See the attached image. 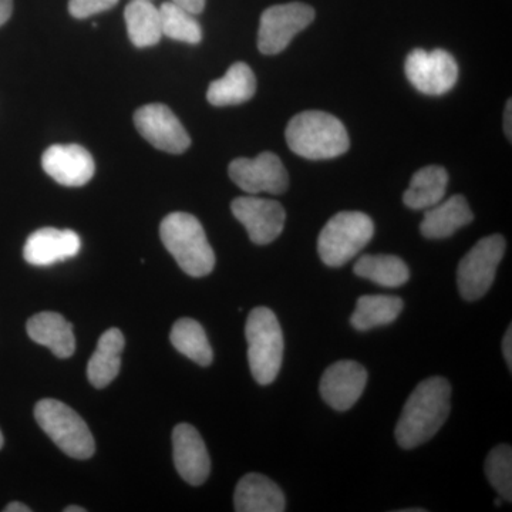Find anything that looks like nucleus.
<instances>
[{
    "label": "nucleus",
    "instance_id": "f257e3e1",
    "mask_svg": "<svg viewBox=\"0 0 512 512\" xmlns=\"http://www.w3.org/2000/svg\"><path fill=\"white\" fill-rule=\"evenodd\" d=\"M451 412V386L444 377L423 380L404 404L394 436L404 450L427 443L439 433Z\"/></svg>",
    "mask_w": 512,
    "mask_h": 512
},
{
    "label": "nucleus",
    "instance_id": "f03ea898",
    "mask_svg": "<svg viewBox=\"0 0 512 512\" xmlns=\"http://www.w3.org/2000/svg\"><path fill=\"white\" fill-rule=\"evenodd\" d=\"M286 143L306 160H330L349 150L350 140L342 121L325 111L296 114L285 131Z\"/></svg>",
    "mask_w": 512,
    "mask_h": 512
},
{
    "label": "nucleus",
    "instance_id": "7ed1b4c3",
    "mask_svg": "<svg viewBox=\"0 0 512 512\" xmlns=\"http://www.w3.org/2000/svg\"><path fill=\"white\" fill-rule=\"evenodd\" d=\"M164 247L185 274L202 278L214 271L215 254L201 222L187 212H173L160 225Z\"/></svg>",
    "mask_w": 512,
    "mask_h": 512
},
{
    "label": "nucleus",
    "instance_id": "20e7f679",
    "mask_svg": "<svg viewBox=\"0 0 512 512\" xmlns=\"http://www.w3.org/2000/svg\"><path fill=\"white\" fill-rule=\"evenodd\" d=\"M245 336L248 342V362L256 383H274L284 359V333L274 312L265 306L249 313Z\"/></svg>",
    "mask_w": 512,
    "mask_h": 512
},
{
    "label": "nucleus",
    "instance_id": "39448f33",
    "mask_svg": "<svg viewBox=\"0 0 512 512\" xmlns=\"http://www.w3.org/2000/svg\"><path fill=\"white\" fill-rule=\"evenodd\" d=\"M375 224L360 211H342L320 231L318 252L323 264L340 268L372 241Z\"/></svg>",
    "mask_w": 512,
    "mask_h": 512
},
{
    "label": "nucleus",
    "instance_id": "423d86ee",
    "mask_svg": "<svg viewBox=\"0 0 512 512\" xmlns=\"http://www.w3.org/2000/svg\"><path fill=\"white\" fill-rule=\"evenodd\" d=\"M35 419L67 456L87 460L96 451V443L86 421L67 404L55 399L40 400L35 407Z\"/></svg>",
    "mask_w": 512,
    "mask_h": 512
},
{
    "label": "nucleus",
    "instance_id": "0eeeda50",
    "mask_svg": "<svg viewBox=\"0 0 512 512\" xmlns=\"http://www.w3.org/2000/svg\"><path fill=\"white\" fill-rule=\"evenodd\" d=\"M505 247L503 235H490L480 239L461 259L457 268V285L458 292L466 301H478L490 291Z\"/></svg>",
    "mask_w": 512,
    "mask_h": 512
},
{
    "label": "nucleus",
    "instance_id": "6e6552de",
    "mask_svg": "<svg viewBox=\"0 0 512 512\" xmlns=\"http://www.w3.org/2000/svg\"><path fill=\"white\" fill-rule=\"evenodd\" d=\"M315 20V10L301 2L285 3L268 8L259 22L258 49L262 55L284 52L293 37Z\"/></svg>",
    "mask_w": 512,
    "mask_h": 512
},
{
    "label": "nucleus",
    "instance_id": "1a4fd4ad",
    "mask_svg": "<svg viewBox=\"0 0 512 512\" xmlns=\"http://www.w3.org/2000/svg\"><path fill=\"white\" fill-rule=\"evenodd\" d=\"M404 72L414 89L427 96H443L458 80L456 59L443 49H414L407 56Z\"/></svg>",
    "mask_w": 512,
    "mask_h": 512
},
{
    "label": "nucleus",
    "instance_id": "9d476101",
    "mask_svg": "<svg viewBox=\"0 0 512 512\" xmlns=\"http://www.w3.org/2000/svg\"><path fill=\"white\" fill-rule=\"evenodd\" d=\"M229 178L248 194L259 192L284 194L289 187V175L281 158L271 151L255 158H237L228 168Z\"/></svg>",
    "mask_w": 512,
    "mask_h": 512
},
{
    "label": "nucleus",
    "instance_id": "9b49d317",
    "mask_svg": "<svg viewBox=\"0 0 512 512\" xmlns=\"http://www.w3.org/2000/svg\"><path fill=\"white\" fill-rule=\"evenodd\" d=\"M138 133L158 150L183 154L191 146V137L183 123L165 104H147L134 114Z\"/></svg>",
    "mask_w": 512,
    "mask_h": 512
},
{
    "label": "nucleus",
    "instance_id": "f8f14e48",
    "mask_svg": "<svg viewBox=\"0 0 512 512\" xmlns=\"http://www.w3.org/2000/svg\"><path fill=\"white\" fill-rule=\"evenodd\" d=\"M231 210L256 245L271 244L284 231L286 212L278 201L238 197L232 201Z\"/></svg>",
    "mask_w": 512,
    "mask_h": 512
},
{
    "label": "nucleus",
    "instance_id": "ddd939ff",
    "mask_svg": "<svg viewBox=\"0 0 512 512\" xmlns=\"http://www.w3.org/2000/svg\"><path fill=\"white\" fill-rule=\"evenodd\" d=\"M367 370L355 360H340L325 370L320 379V396L332 409L346 412L362 397Z\"/></svg>",
    "mask_w": 512,
    "mask_h": 512
},
{
    "label": "nucleus",
    "instance_id": "4468645a",
    "mask_svg": "<svg viewBox=\"0 0 512 512\" xmlns=\"http://www.w3.org/2000/svg\"><path fill=\"white\" fill-rule=\"evenodd\" d=\"M45 173L64 187H83L96 173L92 154L79 144H55L42 157Z\"/></svg>",
    "mask_w": 512,
    "mask_h": 512
},
{
    "label": "nucleus",
    "instance_id": "2eb2a0df",
    "mask_svg": "<svg viewBox=\"0 0 512 512\" xmlns=\"http://www.w3.org/2000/svg\"><path fill=\"white\" fill-rule=\"evenodd\" d=\"M173 456L178 474L188 484L201 485L210 477V454L201 434L191 424L181 423L175 427Z\"/></svg>",
    "mask_w": 512,
    "mask_h": 512
},
{
    "label": "nucleus",
    "instance_id": "dca6fc26",
    "mask_svg": "<svg viewBox=\"0 0 512 512\" xmlns=\"http://www.w3.org/2000/svg\"><path fill=\"white\" fill-rule=\"evenodd\" d=\"M82 249V239L72 229H37L26 241L23 256L35 266H50L74 258Z\"/></svg>",
    "mask_w": 512,
    "mask_h": 512
},
{
    "label": "nucleus",
    "instance_id": "f3484780",
    "mask_svg": "<svg viewBox=\"0 0 512 512\" xmlns=\"http://www.w3.org/2000/svg\"><path fill=\"white\" fill-rule=\"evenodd\" d=\"M234 507L238 512H284L285 494L271 478L249 473L235 488Z\"/></svg>",
    "mask_w": 512,
    "mask_h": 512
},
{
    "label": "nucleus",
    "instance_id": "a211bd4d",
    "mask_svg": "<svg viewBox=\"0 0 512 512\" xmlns=\"http://www.w3.org/2000/svg\"><path fill=\"white\" fill-rule=\"evenodd\" d=\"M474 220L473 211L463 195H453L426 210L420 231L427 239L451 237L457 229L466 227Z\"/></svg>",
    "mask_w": 512,
    "mask_h": 512
},
{
    "label": "nucleus",
    "instance_id": "6ab92c4d",
    "mask_svg": "<svg viewBox=\"0 0 512 512\" xmlns=\"http://www.w3.org/2000/svg\"><path fill=\"white\" fill-rule=\"evenodd\" d=\"M26 329L33 342L46 346L59 359H67L74 355L76 339L72 323L67 322L60 313H37L29 319Z\"/></svg>",
    "mask_w": 512,
    "mask_h": 512
},
{
    "label": "nucleus",
    "instance_id": "aec40b11",
    "mask_svg": "<svg viewBox=\"0 0 512 512\" xmlns=\"http://www.w3.org/2000/svg\"><path fill=\"white\" fill-rule=\"evenodd\" d=\"M124 345L126 340L120 329L111 328L100 336L96 352L87 365V377L96 389L109 386L119 376Z\"/></svg>",
    "mask_w": 512,
    "mask_h": 512
},
{
    "label": "nucleus",
    "instance_id": "412c9836",
    "mask_svg": "<svg viewBox=\"0 0 512 512\" xmlns=\"http://www.w3.org/2000/svg\"><path fill=\"white\" fill-rule=\"evenodd\" d=\"M256 92L255 74L247 63H234L221 79L208 87L207 100L212 106H237L251 100Z\"/></svg>",
    "mask_w": 512,
    "mask_h": 512
},
{
    "label": "nucleus",
    "instance_id": "4be33fe9",
    "mask_svg": "<svg viewBox=\"0 0 512 512\" xmlns=\"http://www.w3.org/2000/svg\"><path fill=\"white\" fill-rule=\"evenodd\" d=\"M447 185L446 168L427 165L413 175L409 188L404 192L403 202L412 210H429L444 200Z\"/></svg>",
    "mask_w": 512,
    "mask_h": 512
},
{
    "label": "nucleus",
    "instance_id": "5701e85b",
    "mask_svg": "<svg viewBox=\"0 0 512 512\" xmlns=\"http://www.w3.org/2000/svg\"><path fill=\"white\" fill-rule=\"evenodd\" d=\"M403 308V299L399 296H360L357 299L355 312L350 316V325L359 332L390 325L399 318Z\"/></svg>",
    "mask_w": 512,
    "mask_h": 512
},
{
    "label": "nucleus",
    "instance_id": "b1692460",
    "mask_svg": "<svg viewBox=\"0 0 512 512\" xmlns=\"http://www.w3.org/2000/svg\"><path fill=\"white\" fill-rule=\"evenodd\" d=\"M127 33L131 43L138 49L156 46L163 37L160 9L150 0H133L124 10Z\"/></svg>",
    "mask_w": 512,
    "mask_h": 512
},
{
    "label": "nucleus",
    "instance_id": "393cba45",
    "mask_svg": "<svg viewBox=\"0 0 512 512\" xmlns=\"http://www.w3.org/2000/svg\"><path fill=\"white\" fill-rule=\"evenodd\" d=\"M353 271L384 288H400L410 279L409 266L396 255H363Z\"/></svg>",
    "mask_w": 512,
    "mask_h": 512
},
{
    "label": "nucleus",
    "instance_id": "a878e982",
    "mask_svg": "<svg viewBox=\"0 0 512 512\" xmlns=\"http://www.w3.org/2000/svg\"><path fill=\"white\" fill-rule=\"evenodd\" d=\"M170 339L181 355L187 356L197 365L207 367L214 360L207 333L197 320L190 318L177 320L171 329Z\"/></svg>",
    "mask_w": 512,
    "mask_h": 512
},
{
    "label": "nucleus",
    "instance_id": "bb28decb",
    "mask_svg": "<svg viewBox=\"0 0 512 512\" xmlns=\"http://www.w3.org/2000/svg\"><path fill=\"white\" fill-rule=\"evenodd\" d=\"M163 36L177 42L198 45L202 40V29L194 15L173 2H165L160 8Z\"/></svg>",
    "mask_w": 512,
    "mask_h": 512
},
{
    "label": "nucleus",
    "instance_id": "cd10ccee",
    "mask_svg": "<svg viewBox=\"0 0 512 512\" xmlns=\"http://www.w3.org/2000/svg\"><path fill=\"white\" fill-rule=\"evenodd\" d=\"M485 476L503 500L512 501V450L507 444L493 448L485 461Z\"/></svg>",
    "mask_w": 512,
    "mask_h": 512
},
{
    "label": "nucleus",
    "instance_id": "c85d7f7f",
    "mask_svg": "<svg viewBox=\"0 0 512 512\" xmlns=\"http://www.w3.org/2000/svg\"><path fill=\"white\" fill-rule=\"evenodd\" d=\"M119 0H70L69 12L73 18L87 19L97 13L106 12L117 5Z\"/></svg>",
    "mask_w": 512,
    "mask_h": 512
},
{
    "label": "nucleus",
    "instance_id": "c756f323",
    "mask_svg": "<svg viewBox=\"0 0 512 512\" xmlns=\"http://www.w3.org/2000/svg\"><path fill=\"white\" fill-rule=\"evenodd\" d=\"M171 2L195 16L200 15L204 10L207 0H171Z\"/></svg>",
    "mask_w": 512,
    "mask_h": 512
},
{
    "label": "nucleus",
    "instance_id": "7c9ffc66",
    "mask_svg": "<svg viewBox=\"0 0 512 512\" xmlns=\"http://www.w3.org/2000/svg\"><path fill=\"white\" fill-rule=\"evenodd\" d=\"M503 355L505 362H507L508 369H512V328L507 329L503 339Z\"/></svg>",
    "mask_w": 512,
    "mask_h": 512
},
{
    "label": "nucleus",
    "instance_id": "2f4dec72",
    "mask_svg": "<svg viewBox=\"0 0 512 512\" xmlns=\"http://www.w3.org/2000/svg\"><path fill=\"white\" fill-rule=\"evenodd\" d=\"M13 12V0H0V26L5 25Z\"/></svg>",
    "mask_w": 512,
    "mask_h": 512
},
{
    "label": "nucleus",
    "instance_id": "473e14b6",
    "mask_svg": "<svg viewBox=\"0 0 512 512\" xmlns=\"http://www.w3.org/2000/svg\"><path fill=\"white\" fill-rule=\"evenodd\" d=\"M512 106H511V100H508L507 107H505V114H504V130H505V136L510 138L511 141V114Z\"/></svg>",
    "mask_w": 512,
    "mask_h": 512
},
{
    "label": "nucleus",
    "instance_id": "72a5a7b5",
    "mask_svg": "<svg viewBox=\"0 0 512 512\" xmlns=\"http://www.w3.org/2000/svg\"><path fill=\"white\" fill-rule=\"evenodd\" d=\"M30 508L26 504L22 503H10L8 507L5 508V512H30Z\"/></svg>",
    "mask_w": 512,
    "mask_h": 512
},
{
    "label": "nucleus",
    "instance_id": "f704fd0d",
    "mask_svg": "<svg viewBox=\"0 0 512 512\" xmlns=\"http://www.w3.org/2000/svg\"><path fill=\"white\" fill-rule=\"evenodd\" d=\"M64 512H86V508L70 505V507L64 508Z\"/></svg>",
    "mask_w": 512,
    "mask_h": 512
},
{
    "label": "nucleus",
    "instance_id": "c9c22d12",
    "mask_svg": "<svg viewBox=\"0 0 512 512\" xmlns=\"http://www.w3.org/2000/svg\"><path fill=\"white\" fill-rule=\"evenodd\" d=\"M403 512H424L426 510H421V508H412V510H402Z\"/></svg>",
    "mask_w": 512,
    "mask_h": 512
},
{
    "label": "nucleus",
    "instance_id": "e433bc0d",
    "mask_svg": "<svg viewBox=\"0 0 512 512\" xmlns=\"http://www.w3.org/2000/svg\"><path fill=\"white\" fill-rule=\"evenodd\" d=\"M501 503H503V497H500L497 501H494V504L497 505V507H500Z\"/></svg>",
    "mask_w": 512,
    "mask_h": 512
},
{
    "label": "nucleus",
    "instance_id": "4c0bfd02",
    "mask_svg": "<svg viewBox=\"0 0 512 512\" xmlns=\"http://www.w3.org/2000/svg\"><path fill=\"white\" fill-rule=\"evenodd\" d=\"M3 447V434L2 431H0V448Z\"/></svg>",
    "mask_w": 512,
    "mask_h": 512
}]
</instances>
